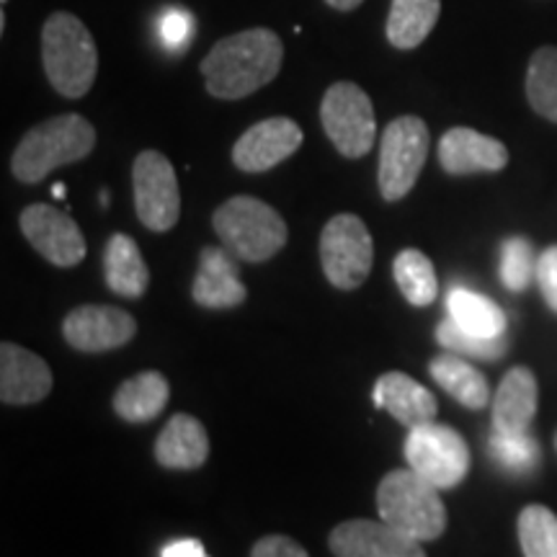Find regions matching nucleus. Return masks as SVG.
I'll use <instances>...</instances> for the list:
<instances>
[{"label": "nucleus", "instance_id": "1", "mask_svg": "<svg viewBox=\"0 0 557 557\" xmlns=\"http://www.w3.org/2000/svg\"><path fill=\"white\" fill-rule=\"evenodd\" d=\"M284 45L271 29H248L220 39L201 60V75L214 99L238 101L269 86L282 70Z\"/></svg>", "mask_w": 557, "mask_h": 557}, {"label": "nucleus", "instance_id": "2", "mask_svg": "<svg viewBox=\"0 0 557 557\" xmlns=\"http://www.w3.org/2000/svg\"><path fill=\"white\" fill-rule=\"evenodd\" d=\"M94 145L96 129L86 116H52L26 132L11 158V171L21 184H39L60 165H70L90 156Z\"/></svg>", "mask_w": 557, "mask_h": 557}, {"label": "nucleus", "instance_id": "3", "mask_svg": "<svg viewBox=\"0 0 557 557\" xmlns=\"http://www.w3.org/2000/svg\"><path fill=\"white\" fill-rule=\"evenodd\" d=\"M41 60L52 88L65 99H81L99 73V52L86 24L73 13H52L41 29Z\"/></svg>", "mask_w": 557, "mask_h": 557}, {"label": "nucleus", "instance_id": "4", "mask_svg": "<svg viewBox=\"0 0 557 557\" xmlns=\"http://www.w3.org/2000/svg\"><path fill=\"white\" fill-rule=\"evenodd\" d=\"M438 493L410 468L387 472L377 487L380 519L418 542H434L447 529V506Z\"/></svg>", "mask_w": 557, "mask_h": 557}, {"label": "nucleus", "instance_id": "5", "mask_svg": "<svg viewBox=\"0 0 557 557\" xmlns=\"http://www.w3.org/2000/svg\"><path fill=\"white\" fill-rule=\"evenodd\" d=\"M212 225L218 230L222 246L235 259L248 263H263L287 246V222L274 207L256 197H233L218 207L212 214Z\"/></svg>", "mask_w": 557, "mask_h": 557}, {"label": "nucleus", "instance_id": "6", "mask_svg": "<svg viewBox=\"0 0 557 557\" xmlns=\"http://www.w3.org/2000/svg\"><path fill=\"white\" fill-rule=\"evenodd\" d=\"M429 127L418 116H398L382 132L380 143V191L385 201L408 197L421 176L429 156Z\"/></svg>", "mask_w": 557, "mask_h": 557}, {"label": "nucleus", "instance_id": "7", "mask_svg": "<svg viewBox=\"0 0 557 557\" xmlns=\"http://www.w3.org/2000/svg\"><path fill=\"white\" fill-rule=\"evenodd\" d=\"M320 122L329 139L344 158H361L377 139L372 99L357 83H333L320 103Z\"/></svg>", "mask_w": 557, "mask_h": 557}, {"label": "nucleus", "instance_id": "8", "mask_svg": "<svg viewBox=\"0 0 557 557\" xmlns=\"http://www.w3.org/2000/svg\"><path fill=\"white\" fill-rule=\"evenodd\" d=\"M320 263L336 289H359L374 263V243L357 214H336L320 233Z\"/></svg>", "mask_w": 557, "mask_h": 557}, {"label": "nucleus", "instance_id": "9", "mask_svg": "<svg viewBox=\"0 0 557 557\" xmlns=\"http://www.w3.org/2000/svg\"><path fill=\"white\" fill-rule=\"evenodd\" d=\"M408 468L438 491L462 483L470 472V447L455 429L442 423H423L410 429L406 442Z\"/></svg>", "mask_w": 557, "mask_h": 557}, {"label": "nucleus", "instance_id": "10", "mask_svg": "<svg viewBox=\"0 0 557 557\" xmlns=\"http://www.w3.org/2000/svg\"><path fill=\"white\" fill-rule=\"evenodd\" d=\"M137 218L152 233H169L181 218V191L176 169L158 150H143L132 165Z\"/></svg>", "mask_w": 557, "mask_h": 557}, {"label": "nucleus", "instance_id": "11", "mask_svg": "<svg viewBox=\"0 0 557 557\" xmlns=\"http://www.w3.org/2000/svg\"><path fill=\"white\" fill-rule=\"evenodd\" d=\"M21 233L47 261L60 269L86 259V238L75 220L52 205H32L21 212Z\"/></svg>", "mask_w": 557, "mask_h": 557}, {"label": "nucleus", "instance_id": "12", "mask_svg": "<svg viewBox=\"0 0 557 557\" xmlns=\"http://www.w3.org/2000/svg\"><path fill=\"white\" fill-rule=\"evenodd\" d=\"M137 333V320L127 310L111 305H83L67 312L62 323V336L83 354L114 351L129 344Z\"/></svg>", "mask_w": 557, "mask_h": 557}, {"label": "nucleus", "instance_id": "13", "mask_svg": "<svg viewBox=\"0 0 557 557\" xmlns=\"http://www.w3.org/2000/svg\"><path fill=\"white\" fill-rule=\"evenodd\" d=\"M329 547L336 557H426L423 542L408 537L382 519L344 521L331 532Z\"/></svg>", "mask_w": 557, "mask_h": 557}, {"label": "nucleus", "instance_id": "14", "mask_svg": "<svg viewBox=\"0 0 557 557\" xmlns=\"http://www.w3.org/2000/svg\"><path fill=\"white\" fill-rule=\"evenodd\" d=\"M302 145V129L289 116H271L240 135L233 148V163L246 173H263L295 156Z\"/></svg>", "mask_w": 557, "mask_h": 557}, {"label": "nucleus", "instance_id": "15", "mask_svg": "<svg viewBox=\"0 0 557 557\" xmlns=\"http://www.w3.org/2000/svg\"><path fill=\"white\" fill-rule=\"evenodd\" d=\"M52 369L39 354L11 341L0 346V400L5 406H32L52 393Z\"/></svg>", "mask_w": 557, "mask_h": 557}, {"label": "nucleus", "instance_id": "16", "mask_svg": "<svg viewBox=\"0 0 557 557\" xmlns=\"http://www.w3.org/2000/svg\"><path fill=\"white\" fill-rule=\"evenodd\" d=\"M438 163L451 176L496 173L508 163L506 145L470 127H451L438 143Z\"/></svg>", "mask_w": 557, "mask_h": 557}, {"label": "nucleus", "instance_id": "17", "mask_svg": "<svg viewBox=\"0 0 557 557\" xmlns=\"http://www.w3.org/2000/svg\"><path fill=\"white\" fill-rule=\"evenodd\" d=\"M194 302L207 310H230L246 302V284L240 282L238 259L227 248L207 246L199 256L194 278Z\"/></svg>", "mask_w": 557, "mask_h": 557}, {"label": "nucleus", "instance_id": "18", "mask_svg": "<svg viewBox=\"0 0 557 557\" xmlns=\"http://www.w3.org/2000/svg\"><path fill=\"white\" fill-rule=\"evenodd\" d=\"M374 406L385 408L395 421L408 429L434 423L438 410L434 395L421 382L403 372L382 374L374 385Z\"/></svg>", "mask_w": 557, "mask_h": 557}, {"label": "nucleus", "instance_id": "19", "mask_svg": "<svg viewBox=\"0 0 557 557\" xmlns=\"http://www.w3.org/2000/svg\"><path fill=\"white\" fill-rule=\"evenodd\" d=\"M537 377L532 369L513 367L493 398V429L504 434H524L537 416Z\"/></svg>", "mask_w": 557, "mask_h": 557}, {"label": "nucleus", "instance_id": "20", "mask_svg": "<svg viewBox=\"0 0 557 557\" xmlns=\"http://www.w3.org/2000/svg\"><path fill=\"white\" fill-rule=\"evenodd\" d=\"M209 457V436L201 421L176 413L165 423L156 442V459L169 470H197Z\"/></svg>", "mask_w": 557, "mask_h": 557}, {"label": "nucleus", "instance_id": "21", "mask_svg": "<svg viewBox=\"0 0 557 557\" xmlns=\"http://www.w3.org/2000/svg\"><path fill=\"white\" fill-rule=\"evenodd\" d=\"M103 276L114 295L139 299L148 292L150 269L145 263L139 246L129 235L114 233L103 250Z\"/></svg>", "mask_w": 557, "mask_h": 557}, {"label": "nucleus", "instance_id": "22", "mask_svg": "<svg viewBox=\"0 0 557 557\" xmlns=\"http://www.w3.org/2000/svg\"><path fill=\"white\" fill-rule=\"evenodd\" d=\"M171 398L169 380L160 372H139L135 377L124 380L114 393L116 416L129 423H148L163 413L165 403Z\"/></svg>", "mask_w": 557, "mask_h": 557}, {"label": "nucleus", "instance_id": "23", "mask_svg": "<svg viewBox=\"0 0 557 557\" xmlns=\"http://www.w3.org/2000/svg\"><path fill=\"white\" fill-rule=\"evenodd\" d=\"M429 372L436 385L447 389L451 398L462 403L465 408L480 410L487 406V400H491L487 380L470 364L468 359L459 357V354L447 351L442 354V357H434L429 364Z\"/></svg>", "mask_w": 557, "mask_h": 557}, {"label": "nucleus", "instance_id": "24", "mask_svg": "<svg viewBox=\"0 0 557 557\" xmlns=\"http://www.w3.org/2000/svg\"><path fill=\"white\" fill-rule=\"evenodd\" d=\"M442 0H393L387 16V39L398 50H416L434 32Z\"/></svg>", "mask_w": 557, "mask_h": 557}, {"label": "nucleus", "instance_id": "25", "mask_svg": "<svg viewBox=\"0 0 557 557\" xmlns=\"http://www.w3.org/2000/svg\"><path fill=\"white\" fill-rule=\"evenodd\" d=\"M449 318L459 329L478 333V336L500 338L506 333V312L493 299L468 287H451L447 297Z\"/></svg>", "mask_w": 557, "mask_h": 557}, {"label": "nucleus", "instance_id": "26", "mask_svg": "<svg viewBox=\"0 0 557 557\" xmlns=\"http://www.w3.org/2000/svg\"><path fill=\"white\" fill-rule=\"evenodd\" d=\"M395 282L403 292V297L408 299L416 308H426L438 295V282L434 263L429 261V256H423L421 250L406 248L400 250L398 259L393 263Z\"/></svg>", "mask_w": 557, "mask_h": 557}, {"label": "nucleus", "instance_id": "27", "mask_svg": "<svg viewBox=\"0 0 557 557\" xmlns=\"http://www.w3.org/2000/svg\"><path fill=\"white\" fill-rule=\"evenodd\" d=\"M527 99L540 116L557 122V47H542L527 70Z\"/></svg>", "mask_w": 557, "mask_h": 557}, {"label": "nucleus", "instance_id": "28", "mask_svg": "<svg viewBox=\"0 0 557 557\" xmlns=\"http://www.w3.org/2000/svg\"><path fill=\"white\" fill-rule=\"evenodd\" d=\"M487 451H491L493 462L511 475H527L540 465V444L534 442L529 431L504 434V431L493 429L491 438H487Z\"/></svg>", "mask_w": 557, "mask_h": 557}, {"label": "nucleus", "instance_id": "29", "mask_svg": "<svg viewBox=\"0 0 557 557\" xmlns=\"http://www.w3.org/2000/svg\"><path fill=\"white\" fill-rule=\"evenodd\" d=\"M519 542L524 557H557V517L545 506L519 513Z\"/></svg>", "mask_w": 557, "mask_h": 557}, {"label": "nucleus", "instance_id": "30", "mask_svg": "<svg viewBox=\"0 0 557 557\" xmlns=\"http://www.w3.org/2000/svg\"><path fill=\"white\" fill-rule=\"evenodd\" d=\"M436 341L447 348V351L459 354V357H465V359H478V361H496L504 357L506 348H508V341L504 336L500 338L478 336V333L459 329L451 318L438 323Z\"/></svg>", "mask_w": 557, "mask_h": 557}, {"label": "nucleus", "instance_id": "31", "mask_svg": "<svg viewBox=\"0 0 557 557\" xmlns=\"http://www.w3.org/2000/svg\"><path fill=\"white\" fill-rule=\"evenodd\" d=\"M537 276L532 243L527 238H508L500 246V282L506 289L524 292Z\"/></svg>", "mask_w": 557, "mask_h": 557}, {"label": "nucleus", "instance_id": "32", "mask_svg": "<svg viewBox=\"0 0 557 557\" xmlns=\"http://www.w3.org/2000/svg\"><path fill=\"white\" fill-rule=\"evenodd\" d=\"M194 32V16L184 9H163L158 16V39L160 45L169 52H184L191 45Z\"/></svg>", "mask_w": 557, "mask_h": 557}, {"label": "nucleus", "instance_id": "33", "mask_svg": "<svg viewBox=\"0 0 557 557\" xmlns=\"http://www.w3.org/2000/svg\"><path fill=\"white\" fill-rule=\"evenodd\" d=\"M250 557H310L299 542L284 537V534H269L259 540L250 549Z\"/></svg>", "mask_w": 557, "mask_h": 557}, {"label": "nucleus", "instance_id": "34", "mask_svg": "<svg viewBox=\"0 0 557 557\" xmlns=\"http://www.w3.org/2000/svg\"><path fill=\"white\" fill-rule=\"evenodd\" d=\"M537 282L545 302L557 312V246H549L537 261Z\"/></svg>", "mask_w": 557, "mask_h": 557}, {"label": "nucleus", "instance_id": "35", "mask_svg": "<svg viewBox=\"0 0 557 557\" xmlns=\"http://www.w3.org/2000/svg\"><path fill=\"white\" fill-rule=\"evenodd\" d=\"M160 557H209L199 540H176L163 547Z\"/></svg>", "mask_w": 557, "mask_h": 557}, {"label": "nucleus", "instance_id": "36", "mask_svg": "<svg viewBox=\"0 0 557 557\" xmlns=\"http://www.w3.org/2000/svg\"><path fill=\"white\" fill-rule=\"evenodd\" d=\"M325 3H329L331 9H336V11H354V9H359L364 0H325Z\"/></svg>", "mask_w": 557, "mask_h": 557}, {"label": "nucleus", "instance_id": "37", "mask_svg": "<svg viewBox=\"0 0 557 557\" xmlns=\"http://www.w3.org/2000/svg\"><path fill=\"white\" fill-rule=\"evenodd\" d=\"M52 194H54V197H58V199H65V184H54Z\"/></svg>", "mask_w": 557, "mask_h": 557}, {"label": "nucleus", "instance_id": "38", "mask_svg": "<svg viewBox=\"0 0 557 557\" xmlns=\"http://www.w3.org/2000/svg\"><path fill=\"white\" fill-rule=\"evenodd\" d=\"M555 449H557V434H555Z\"/></svg>", "mask_w": 557, "mask_h": 557}, {"label": "nucleus", "instance_id": "39", "mask_svg": "<svg viewBox=\"0 0 557 557\" xmlns=\"http://www.w3.org/2000/svg\"><path fill=\"white\" fill-rule=\"evenodd\" d=\"M3 3H5V0H3Z\"/></svg>", "mask_w": 557, "mask_h": 557}]
</instances>
